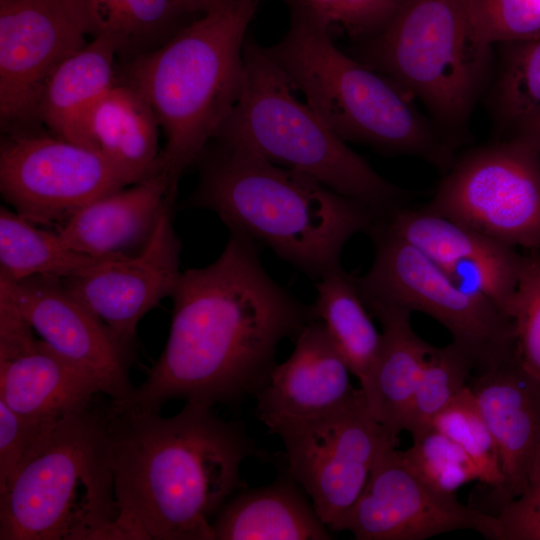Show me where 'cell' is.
<instances>
[{
  "label": "cell",
  "mask_w": 540,
  "mask_h": 540,
  "mask_svg": "<svg viewBox=\"0 0 540 540\" xmlns=\"http://www.w3.org/2000/svg\"><path fill=\"white\" fill-rule=\"evenodd\" d=\"M268 430L281 439L287 472L330 531H341L381 450L388 443L397 444L369 411L361 388L342 408L309 419L280 422Z\"/></svg>",
  "instance_id": "cell-11"
},
{
  "label": "cell",
  "mask_w": 540,
  "mask_h": 540,
  "mask_svg": "<svg viewBox=\"0 0 540 540\" xmlns=\"http://www.w3.org/2000/svg\"><path fill=\"white\" fill-rule=\"evenodd\" d=\"M199 163L187 206L213 211L230 231L270 248L312 279L341 267L345 244L378 220L364 203L245 147L215 140Z\"/></svg>",
  "instance_id": "cell-3"
},
{
  "label": "cell",
  "mask_w": 540,
  "mask_h": 540,
  "mask_svg": "<svg viewBox=\"0 0 540 540\" xmlns=\"http://www.w3.org/2000/svg\"><path fill=\"white\" fill-rule=\"evenodd\" d=\"M358 60L418 98L456 145L487 83L492 44L476 30L469 0H401L361 41Z\"/></svg>",
  "instance_id": "cell-8"
},
{
  "label": "cell",
  "mask_w": 540,
  "mask_h": 540,
  "mask_svg": "<svg viewBox=\"0 0 540 540\" xmlns=\"http://www.w3.org/2000/svg\"><path fill=\"white\" fill-rule=\"evenodd\" d=\"M289 8L286 34L265 49L317 116L344 141L419 157L447 172L456 160L455 145L422 116L412 97L338 49L326 24Z\"/></svg>",
  "instance_id": "cell-5"
},
{
  "label": "cell",
  "mask_w": 540,
  "mask_h": 540,
  "mask_svg": "<svg viewBox=\"0 0 540 540\" xmlns=\"http://www.w3.org/2000/svg\"><path fill=\"white\" fill-rule=\"evenodd\" d=\"M189 14L204 13L222 0H172Z\"/></svg>",
  "instance_id": "cell-39"
},
{
  "label": "cell",
  "mask_w": 540,
  "mask_h": 540,
  "mask_svg": "<svg viewBox=\"0 0 540 540\" xmlns=\"http://www.w3.org/2000/svg\"><path fill=\"white\" fill-rule=\"evenodd\" d=\"M115 43L95 38L66 59L48 80L37 120L53 135L87 146L86 122L97 102L118 82Z\"/></svg>",
  "instance_id": "cell-24"
},
{
  "label": "cell",
  "mask_w": 540,
  "mask_h": 540,
  "mask_svg": "<svg viewBox=\"0 0 540 540\" xmlns=\"http://www.w3.org/2000/svg\"><path fill=\"white\" fill-rule=\"evenodd\" d=\"M368 272L356 277L366 308L392 305L439 322L474 364L486 370L517 355L512 320L482 294L458 285L418 248L376 222Z\"/></svg>",
  "instance_id": "cell-9"
},
{
  "label": "cell",
  "mask_w": 540,
  "mask_h": 540,
  "mask_svg": "<svg viewBox=\"0 0 540 540\" xmlns=\"http://www.w3.org/2000/svg\"><path fill=\"white\" fill-rule=\"evenodd\" d=\"M355 275L339 267L320 279L314 311L360 388L366 387L377 362L382 333L372 322L357 287Z\"/></svg>",
  "instance_id": "cell-27"
},
{
  "label": "cell",
  "mask_w": 540,
  "mask_h": 540,
  "mask_svg": "<svg viewBox=\"0 0 540 540\" xmlns=\"http://www.w3.org/2000/svg\"><path fill=\"white\" fill-rule=\"evenodd\" d=\"M306 493L287 472L269 485L233 494L215 516L214 540H330Z\"/></svg>",
  "instance_id": "cell-22"
},
{
  "label": "cell",
  "mask_w": 540,
  "mask_h": 540,
  "mask_svg": "<svg viewBox=\"0 0 540 540\" xmlns=\"http://www.w3.org/2000/svg\"><path fill=\"white\" fill-rule=\"evenodd\" d=\"M238 101L214 139L245 147L268 161L323 183L385 218L403 207L407 192L380 176L293 93L265 47L244 45Z\"/></svg>",
  "instance_id": "cell-7"
},
{
  "label": "cell",
  "mask_w": 540,
  "mask_h": 540,
  "mask_svg": "<svg viewBox=\"0 0 540 540\" xmlns=\"http://www.w3.org/2000/svg\"><path fill=\"white\" fill-rule=\"evenodd\" d=\"M407 450H400L405 464L436 491L455 494L463 485L480 480L476 463L457 443L433 427L413 437Z\"/></svg>",
  "instance_id": "cell-32"
},
{
  "label": "cell",
  "mask_w": 540,
  "mask_h": 540,
  "mask_svg": "<svg viewBox=\"0 0 540 540\" xmlns=\"http://www.w3.org/2000/svg\"><path fill=\"white\" fill-rule=\"evenodd\" d=\"M159 128L143 95L118 81L88 116L87 146L99 151L137 183L160 169Z\"/></svg>",
  "instance_id": "cell-25"
},
{
  "label": "cell",
  "mask_w": 540,
  "mask_h": 540,
  "mask_svg": "<svg viewBox=\"0 0 540 540\" xmlns=\"http://www.w3.org/2000/svg\"><path fill=\"white\" fill-rule=\"evenodd\" d=\"M475 367L453 342L433 346L409 403L404 430L413 437L432 428L434 418L469 383Z\"/></svg>",
  "instance_id": "cell-29"
},
{
  "label": "cell",
  "mask_w": 540,
  "mask_h": 540,
  "mask_svg": "<svg viewBox=\"0 0 540 540\" xmlns=\"http://www.w3.org/2000/svg\"><path fill=\"white\" fill-rule=\"evenodd\" d=\"M329 28L337 26L363 41L378 33L390 20L401 0H286Z\"/></svg>",
  "instance_id": "cell-35"
},
{
  "label": "cell",
  "mask_w": 540,
  "mask_h": 540,
  "mask_svg": "<svg viewBox=\"0 0 540 540\" xmlns=\"http://www.w3.org/2000/svg\"><path fill=\"white\" fill-rule=\"evenodd\" d=\"M505 45L493 89V114L500 130L540 108V37Z\"/></svg>",
  "instance_id": "cell-30"
},
{
  "label": "cell",
  "mask_w": 540,
  "mask_h": 540,
  "mask_svg": "<svg viewBox=\"0 0 540 540\" xmlns=\"http://www.w3.org/2000/svg\"><path fill=\"white\" fill-rule=\"evenodd\" d=\"M8 282L18 307L41 340L91 375L113 402L129 397L134 390L128 378L129 354L62 279L33 276Z\"/></svg>",
  "instance_id": "cell-16"
},
{
  "label": "cell",
  "mask_w": 540,
  "mask_h": 540,
  "mask_svg": "<svg viewBox=\"0 0 540 540\" xmlns=\"http://www.w3.org/2000/svg\"><path fill=\"white\" fill-rule=\"evenodd\" d=\"M378 221L418 248L458 285L484 295L509 317L523 261L514 247L424 207L403 206Z\"/></svg>",
  "instance_id": "cell-17"
},
{
  "label": "cell",
  "mask_w": 540,
  "mask_h": 540,
  "mask_svg": "<svg viewBox=\"0 0 540 540\" xmlns=\"http://www.w3.org/2000/svg\"><path fill=\"white\" fill-rule=\"evenodd\" d=\"M523 367L540 381V251L523 255L509 310Z\"/></svg>",
  "instance_id": "cell-33"
},
{
  "label": "cell",
  "mask_w": 540,
  "mask_h": 540,
  "mask_svg": "<svg viewBox=\"0 0 540 540\" xmlns=\"http://www.w3.org/2000/svg\"><path fill=\"white\" fill-rule=\"evenodd\" d=\"M456 530L502 539L496 515L431 488L405 464L394 443L379 453L365 489L341 526L357 540H424Z\"/></svg>",
  "instance_id": "cell-13"
},
{
  "label": "cell",
  "mask_w": 540,
  "mask_h": 540,
  "mask_svg": "<svg viewBox=\"0 0 540 540\" xmlns=\"http://www.w3.org/2000/svg\"><path fill=\"white\" fill-rule=\"evenodd\" d=\"M257 243L230 231L220 256L181 272L170 295L167 343L146 380L117 410L159 411L166 402L208 406L255 396L277 364L279 344L318 320L263 267Z\"/></svg>",
  "instance_id": "cell-1"
},
{
  "label": "cell",
  "mask_w": 540,
  "mask_h": 540,
  "mask_svg": "<svg viewBox=\"0 0 540 540\" xmlns=\"http://www.w3.org/2000/svg\"><path fill=\"white\" fill-rule=\"evenodd\" d=\"M83 35L112 40L125 62L152 52L185 25L189 15L172 0H62Z\"/></svg>",
  "instance_id": "cell-26"
},
{
  "label": "cell",
  "mask_w": 540,
  "mask_h": 540,
  "mask_svg": "<svg viewBox=\"0 0 540 540\" xmlns=\"http://www.w3.org/2000/svg\"><path fill=\"white\" fill-rule=\"evenodd\" d=\"M497 445L503 482L499 509L524 489L540 449V381L518 354L475 372L468 383Z\"/></svg>",
  "instance_id": "cell-19"
},
{
  "label": "cell",
  "mask_w": 540,
  "mask_h": 540,
  "mask_svg": "<svg viewBox=\"0 0 540 540\" xmlns=\"http://www.w3.org/2000/svg\"><path fill=\"white\" fill-rule=\"evenodd\" d=\"M86 44L62 0H0L2 131L17 132L38 122L48 80Z\"/></svg>",
  "instance_id": "cell-14"
},
{
  "label": "cell",
  "mask_w": 540,
  "mask_h": 540,
  "mask_svg": "<svg viewBox=\"0 0 540 540\" xmlns=\"http://www.w3.org/2000/svg\"><path fill=\"white\" fill-rule=\"evenodd\" d=\"M324 324L314 320L295 337L286 361L277 363L255 394L258 418L274 424L317 417L350 403L360 388Z\"/></svg>",
  "instance_id": "cell-18"
},
{
  "label": "cell",
  "mask_w": 540,
  "mask_h": 540,
  "mask_svg": "<svg viewBox=\"0 0 540 540\" xmlns=\"http://www.w3.org/2000/svg\"><path fill=\"white\" fill-rule=\"evenodd\" d=\"M118 515L105 410L91 404L50 426L0 493V539H115Z\"/></svg>",
  "instance_id": "cell-6"
},
{
  "label": "cell",
  "mask_w": 540,
  "mask_h": 540,
  "mask_svg": "<svg viewBox=\"0 0 540 540\" xmlns=\"http://www.w3.org/2000/svg\"><path fill=\"white\" fill-rule=\"evenodd\" d=\"M102 258L76 251L58 232L39 229L15 211L0 208V276L10 281L33 276L70 278Z\"/></svg>",
  "instance_id": "cell-28"
},
{
  "label": "cell",
  "mask_w": 540,
  "mask_h": 540,
  "mask_svg": "<svg viewBox=\"0 0 540 540\" xmlns=\"http://www.w3.org/2000/svg\"><path fill=\"white\" fill-rule=\"evenodd\" d=\"M424 208L540 251V152L513 138L472 150L455 160Z\"/></svg>",
  "instance_id": "cell-10"
},
{
  "label": "cell",
  "mask_w": 540,
  "mask_h": 540,
  "mask_svg": "<svg viewBox=\"0 0 540 540\" xmlns=\"http://www.w3.org/2000/svg\"><path fill=\"white\" fill-rule=\"evenodd\" d=\"M54 423L29 420L0 400V493L38 438Z\"/></svg>",
  "instance_id": "cell-36"
},
{
  "label": "cell",
  "mask_w": 540,
  "mask_h": 540,
  "mask_svg": "<svg viewBox=\"0 0 540 540\" xmlns=\"http://www.w3.org/2000/svg\"><path fill=\"white\" fill-rule=\"evenodd\" d=\"M432 427L449 437L476 463L480 482L495 494L503 477L496 442L491 430L467 386L433 420Z\"/></svg>",
  "instance_id": "cell-31"
},
{
  "label": "cell",
  "mask_w": 540,
  "mask_h": 540,
  "mask_svg": "<svg viewBox=\"0 0 540 540\" xmlns=\"http://www.w3.org/2000/svg\"><path fill=\"white\" fill-rule=\"evenodd\" d=\"M369 313L380 322L382 346L363 392L373 417L398 440L406 412L433 345L412 328L411 312L398 306L373 305Z\"/></svg>",
  "instance_id": "cell-23"
},
{
  "label": "cell",
  "mask_w": 540,
  "mask_h": 540,
  "mask_svg": "<svg viewBox=\"0 0 540 540\" xmlns=\"http://www.w3.org/2000/svg\"><path fill=\"white\" fill-rule=\"evenodd\" d=\"M472 22L490 44L540 37V0H469Z\"/></svg>",
  "instance_id": "cell-34"
},
{
  "label": "cell",
  "mask_w": 540,
  "mask_h": 540,
  "mask_svg": "<svg viewBox=\"0 0 540 540\" xmlns=\"http://www.w3.org/2000/svg\"><path fill=\"white\" fill-rule=\"evenodd\" d=\"M135 184L99 151L55 135L8 133L0 146V190L36 225L66 222L88 203Z\"/></svg>",
  "instance_id": "cell-12"
},
{
  "label": "cell",
  "mask_w": 540,
  "mask_h": 540,
  "mask_svg": "<svg viewBox=\"0 0 540 540\" xmlns=\"http://www.w3.org/2000/svg\"><path fill=\"white\" fill-rule=\"evenodd\" d=\"M172 206L161 212L138 254L104 257L85 272L62 279L128 354L138 322L172 294L181 274V241L173 227Z\"/></svg>",
  "instance_id": "cell-15"
},
{
  "label": "cell",
  "mask_w": 540,
  "mask_h": 540,
  "mask_svg": "<svg viewBox=\"0 0 540 540\" xmlns=\"http://www.w3.org/2000/svg\"><path fill=\"white\" fill-rule=\"evenodd\" d=\"M511 138L522 141L540 152V108L523 118L511 128Z\"/></svg>",
  "instance_id": "cell-38"
},
{
  "label": "cell",
  "mask_w": 540,
  "mask_h": 540,
  "mask_svg": "<svg viewBox=\"0 0 540 540\" xmlns=\"http://www.w3.org/2000/svg\"><path fill=\"white\" fill-rule=\"evenodd\" d=\"M177 184L178 180L159 169L88 203L57 232L68 247L90 256L127 254L131 247L145 245L161 212L173 204Z\"/></svg>",
  "instance_id": "cell-20"
},
{
  "label": "cell",
  "mask_w": 540,
  "mask_h": 540,
  "mask_svg": "<svg viewBox=\"0 0 540 540\" xmlns=\"http://www.w3.org/2000/svg\"><path fill=\"white\" fill-rule=\"evenodd\" d=\"M119 515L115 539L214 540L213 520L246 487L240 468L266 457L236 421L211 406L105 409Z\"/></svg>",
  "instance_id": "cell-2"
},
{
  "label": "cell",
  "mask_w": 540,
  "mask_h": 540,
  "mask_svg": "<svg viewBox=\"0 0 540 540\" xmlns=\"http://www.w3.org/2000/svg\"><path fill=\"white\" fill-rule=\"evenodd\" d=\"M260 1L222 0L123 65L118 81L152 107L166 138L159 167L176 180L199 162L238 101L246 31Z\"/></svg>",
  "instance_id": "cell-4"
},
{
  "label": "cell",
  "mask_w": 540,
  "mask_h": 540,
  "mask_svg": "<svg viewBox=\"0 0 540 540\" xmlns=\"http://www.w3.org/2000/svg\"><path fill=\"white\" fill-rule=\"evenodd\" d=\"M103 393L88 373L40 338L30 348L0 358V400L17 414L52 423L83 410Z\"/></svg>",
  "instance_id": "cell-21"
},
{
  "label": "cell",
  "mask_w": 540,
  "mask_h": 540,
  "mask_svg": "<svg viewBox=\"0 0 540 540\" xmlns=\"http://www.w3.org/2000/svg\"><path fill=\"white\" fill-rule=\"evenodd\" d=\"M496 516L501 524V540H540V449L523 491L504 504Z\"/></svg>",
  "instance_id": "cell-37"
}]
</instances>
